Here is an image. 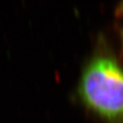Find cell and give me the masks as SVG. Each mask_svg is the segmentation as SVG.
Returning <instances> with one entry per match:
<instances>
[{
    "label": "cell",
    "instance_id": "cell-1",
    "mask_svg": "<svg viewBox=\"0 0 123 123\" xmlns=\"http://www.w3.org/2000/svg\"><path fill=\"white\" fill-rule=\"evenodd\" d=\"M79 93L87 107L108 121H123V69L113 58L91 61L83 71Z\"/></svg>",
    "mask_w": 123,
    "mask_h": 123
},
{
    "label": "cell",
    "instance_id": "cell-2",
    "mask_svg": "<svg viewBox=\"0 0 123 123\" xmlns=\"http://www.w3.org/2000/svg\"><path fill=\"white\" fill-rule=\"evenodd\" d=\"M120 9H121V13H123V4H122V7H121Z\"/></svg>",
    "mask_w": 123,
    "mask_h": 123
}]
</instances>
